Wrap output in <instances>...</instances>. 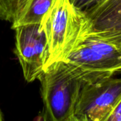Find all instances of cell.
Segmentation results:
<instances>
[{"label": "cell", "mask_w": 121, "mask_h": 121, "mask_svg": "<svg viewBox=\"0 0 121 121\" xmlns=\"http://www.w3.org/2000/svg\"><path fill=\"white\" fill-rule=\"evenodd\" d=\"M3 120H4V115H3V113H2V112H1V111L0 109V121H3Z\"/></svg>", "instance_id": "7c38bea8"}, {"label": "cell", "mask_w": 121, "mask_h": 121, "mask_svg": "<svg viewBox=\"0 0 121 121\" xmlns=\"http://www.w3.org/2000/svg\"><path fill=\"white\" fill-rule=\"evenodd\" d=\"M31 0H0V20L16 23L26 12Z\"/></svg>", "instance_id": "ba28073f"}, {"label": "cell", "mask_w": 121, "mask_h": 121, "mask_svg": "<svg viewBox=\"0 0 121 121\" xmlns=\"http://www.w3.org/2000/svg\"><path fill=\"white\" fill-rule=\"evenodd\" d=\"M43 103V119L75 121L74 111L81 89L86 82L71 64L58 61L48 65L38 78Z\"/></svg>", "instance_id": "7a4b0ae2"}, {"label": "cell", "mask_w": 121, "mask_h": 121, "mask_svg": "<svg viewBox=\"0 0 121 121\" xmlns=\"http://www.w3.org/2000/svg\"><path fill=\"white\" fill-rule=\"evenodd\" d=\"M108 121H121V100L111 114Z\"/></svg>", "instance_id": "8fae6325"}, {"label": "cell", "mask_w": 121, "mask_h": 121, "mask_svg": "<svg viewBox=\"0 0 121 121\" xmlns=\"http://www.w3.org/2000/svg\"><path fill=\"white\" fill-rule=\"evenodd\" d=\"M40 25L48 45L45 68L55 62H65L75 48L94 29L86 11L77 8L71 0H55Z\"/></svg>", "instance_id": "6da1fadb"}, {"label": "cell", "mask_w": 121, "mask_h": 121, "mask_svg": "<svg viewBox=\"0 0 121 121\" xmlns=\"http://www.w3.org/2000/svg\"><path fill=\"white\" fill-rule=\"evenodd\" d=\"M86 13L95 30L121 28V0H101Z\"/></svg>", "instance_id": "8992f818"}, {"label": "cell", "mask_w": 121, "mask_h": 121, "mask_svg": "<svg viewBox=\"0 0 121 121\" xmlns=\"http://www.w3.org/2000/svg\"><path fill=\"white\" fill-rule=\"evenodd\" d=\"M65 62L76 67L86 82L113 77L121 73V42L92 31Z\"/></svg>", "instance_id": "3957f363"}, {"label": "cell", "mask_w": 121, "mask_h": 121, "mask_svg": "<svg viewBox=\"0 0 121 121\" xmlns=\"http://www.w3.org/2000/svg\"><path fill=\"white\" fill-rule=\"evenodd\" d=\"M121 100V77L85 82L74 111L75 121H108Z\"/></svg>", "instance_id": "277c9868"}, {"label": "cell", "mask_w": 121, "mask_h": 121, "mask_svg": "<svg viewBox=\"0 0 121 121\" xmlns=\"http://www.w3.org/2000/svg\"><path fill=\"white\" fill-rule=\"evenodd\" d=\"M101 0H71V2L78 9L82 11H87L95 6Z\"/></svg>", "instance_id": "30bf717a"}, {"label": "cell", "mask_w": 121, "mask_h": 121, "mask_svg": "<svg viewBox=\"0 0 121 121\" xmlns=\"http://www.w3.org/2000/svg\"><path fill=\"white\" fill-rule=\"evenodd\" d=\"M55 0H31L24 14L14 23L11 28L26 24H40L44 16Z\"/></svg>", "instance_id": "52a82bcc"}, {"label": "cell", "mask_w": 121, "mask_h": 121, "mask_svg": "<svg viewBox=\"0 0 121 121\" xmlns=\"http://www.w3.org/2000/svg\"><path fill=\"white\" fill-rule=\"evenodd\" d=\"M14 52L20 63L23 77L28 82L38 79L48 59V45L40 24L16 27Z\"/></svg>", "instance_id": "5b68a950"}, {"label": "cell", "mask_w": 121, "mask_h": 121, "mask_svg": "<svg viewBox=\"0 0 121 121\" xmlns=\"http://www.w3.org/2000/svg\"><path fill=\"white\" fill-rule=\"evenodd\" d=\"M94 33L101 37L115 40L121 42V28L117 29H108V30H94Z\"/></svg>", "instance_id": "9c48e42d"}]
</instances>
